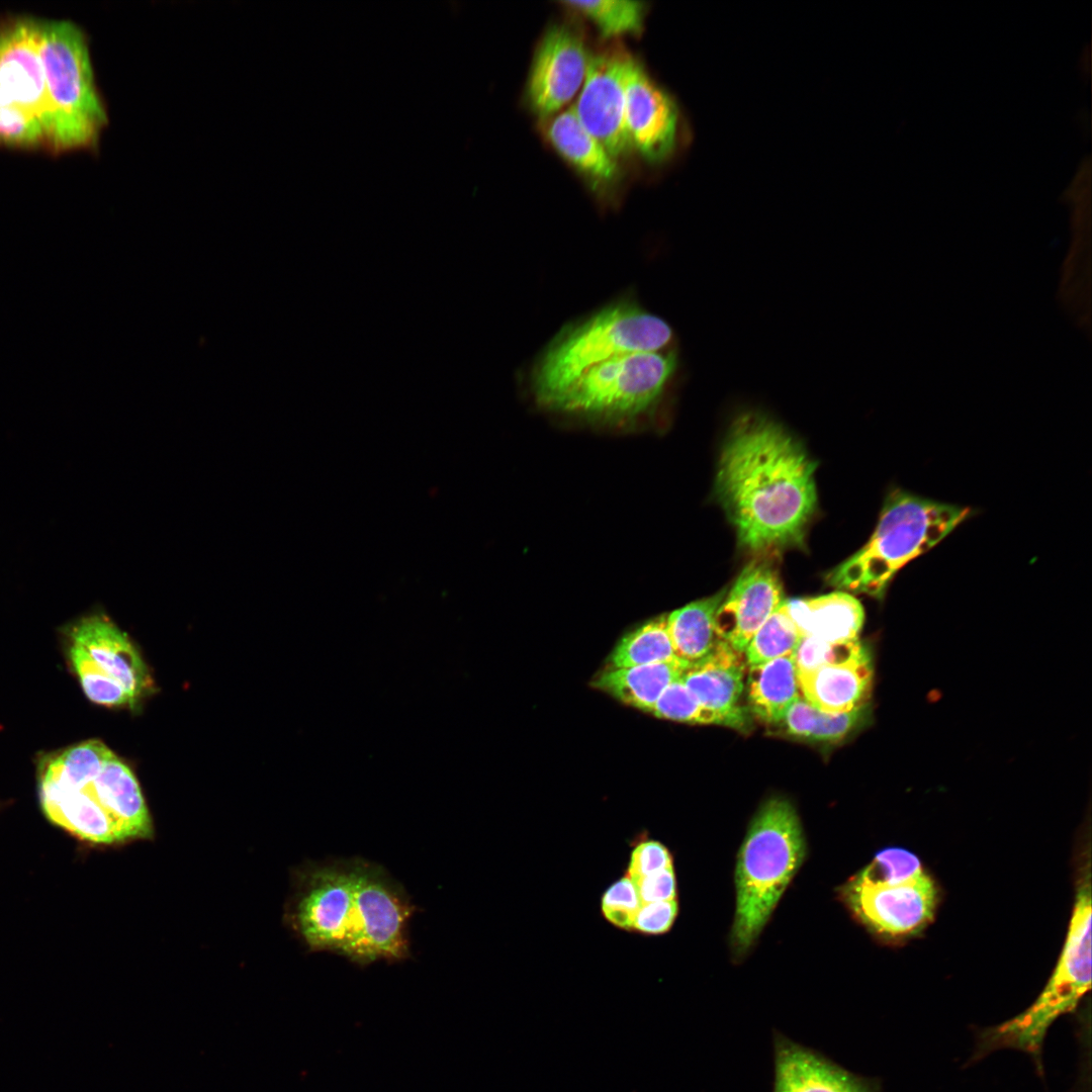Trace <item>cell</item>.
I'll return each instance as SVG.
<instances>
[{
  "instance_id": "6da1fadb",
  "label": "cell",
  "mask_w": 1092,
  "mask_h": 1092,
  "mask_svg": "<svg viewBox=\"0 0 1092 1092\" xmlns=\"http://www.w3.org/2000/svg\"><path fill=\"white\" fill-rule=\"evenodd\" d=\"M815 469L801 444L775 420L752 411L734 420L715 492L740 545L762 554L803 543L817 505Z\"/></svg>"
},
{
  "instance_id": "7a4b0ae2",
  "label": "cell",
  "mask_w": 1092,
  "mask_h": 1092,
  "mask_svg": "<svg viewBox=\"0 0 1092 1092\" xmlns=\"http://www.w3.org/2000/svg\"><path fill=\"white\" fill-rule=\"evenodd\" d=\"M415 906L381 866L360 857L310 862L295 873L287 907L292 930L313 951L367 966L411 957Z\"/></svg>"
},
{
  "instance_id": "3957f363",
  "label": "cell",
  "mask_w": 1092,
  "mask_h": 1092,
  "mask_svg": "<svg viewBox=\"0 0 1092 1092\" xmlns=\"http://www.w3.org/2000/svg\"><path fill=\"white\" fill-rule=\"evenodd\" d=\"M805 853L802 826L792 803L783 797L765 801L754 815L737 856L736 908L730 934L736 957L753 945Z\"/></svg>"
},
{
  "instance_id": "277c9868",
  "label": "cell",
  "mask_w": 1092,
  "mask_h": 1092,
  "mask_svg": "<svg viewBox=\"0 0 1092 1092\" xmlns=\"http://www.w3.org/2000/svg\"><path fill=\"white\" fill-rule=\"evenodd\" d=\"M673 332L662 318L629 300L614 302L561 331L535 366L537 400L552 407L586 371L613 358L664 351Z\"/></svg>"
},
{
  "instance_id": "5b68a950",
  "label": "cell",
  "mask_w": 1092,
  "mask_h": 1092,
  "mask_svg": "<svg viewBox=\"0 0 1092 1092\" xmlns=\"http://www.w3.org/2000/svg\"><path fill=\"white\" fill-rule=\"evenodd\" d=\"M970 515V509L895 489L869 541L826 576L845 593L883 599L895 574L927 552Z\"/></svg>"
},
{
  "instance_id": "8992f818",
  "label": "cell",
  "mask_w": 1092,
  "mask_h": 1092,
  "mask_svg": "<svg viewBox=\"0 0 1092 1092\" xmlns=\"http://www.w3.org/2000/svg\"><path fill=\"white\" fill-rule=\"evenodd\" d=\"M1091 866L1083 864L1076 884L1067 936L1059 960L1035 1001L1024 1011L978 1035L972 1060L1000 1049L1030 1055L1041 1070V1054L1049 1028L1062 1015L1074 1011L1091 988Z\"/></svg>"
},
{
  "instance_id": "52a82bcc",
  "label": "cell",
  "mask_w": 1092,
  "mask_h": 1092,
  "mask_svg": "<svg viewBox=\"0 0 1092 1092\" xmlns=\"http://www.w3.org/2000/svg\"><path fill=\"white\" fill-rule=\"evenodd\" d=\"M48 105L47 142L57 150L95 147L107 124L83 31L66 20L38 21Z\"/></svg>"
},
{
  "instance_id": "ba28073f",
  "label": "cell",
  "mask_w": 1092,
  "mask_h": 1092,
  "mask_svg": "<svg viewBox=\"0 0 1092 1092\" xmlns=\"http://www.w3.org/2000/svg\"><path fill=\"white\" fill-rule=\"evenodd\" d=\"M841 895L864 926L889 939L922 933L939 901L936 881L915 853L902 847L878 851L842 887Z\"/></svg>"
},
{
  "instance_id": "9c48e42d",
  "label": "cell",
  "mask_w": 1092,
  "mask_h": 1092,
  "mask_svg": "<svg viewBox=\"0 0 1092 1092\" xmlns=\"http://www.w3.org/2000/svg\"><path fill=\"white\" fill-rule=\"evenodd\" d=\"M676 368L671 350L619 356L586 371L551 408L611 421L635 418L661 397Z\"/></svg>"
},
{
  "instance_id": "30bf717a",
  "label": "cell",
  "mask_w": 1092,
  "mask_h": 1092,
  "mask_svg": "<svg viewBox=\"0 0 1092 1092\" xmlns=\"http://www.w3.org/2000/svg\"><path fill=\"white\" fill-rule=\"evenodd\" d=\"M630 57L615 49L589 54L582 88L571 106L579 123L615 160L631 148L625 124V74Z\"/></svg>"
},
{
  "instance_id": "8fae6325",
  "label": "cell",
  "mask_w": 1092,
  "mask_h": 1092,
  "mask_svg": "<svg viewBox=\"0 0 1092 1092\" xmlns=\"http://www.w3.org/2000/svg\"><path fill=\"white\" fill-rule=\"evenodd\" d=\"M588 55L580 35L571 28L554 25L545 32L527 85L536 114L549 118L573 98L584 81Z\"/></svg>"
},
{
  "instance_id": "7c38bea8",
  "label": "cell",
  "mask_w": 1092,
  "mask_h": 1092,
  "mask_svg": "<svg viewBox=\"0 0 1092 1092\" xmlns=\"http://www.w3.org/2000/svg\"><path fill=\"white\" fill-rule=\"evenodd\" d=\"M678 110L672 99L630 57L625 74V124L630 147L649 163H661L674 151Z\"/></svg>"
},
{
  "instance_id": "4fadbf2b",
  "label": "cell",
  "mask_w": 1092,
  "mask_h": 1092,
  "mask_svg": "<svg viewBox=\"0 0 1092 1092\" xmlns=\"http://www.w3.org/2000/svg\"><path fill=\"white\" fill-rule=\"evenodd\" d=\"M0 100L37 118L47 134L48 105L38 21L19 18L0 26Z\"/></svg>"
},
{
  "instance_id": "5bb4252c",
  "label": "cell",
  "mask_w": 1092,
  "mask_h": 1092,
  "mask_svg": "<svg viewBox=\"0 0 1092 1092\" xmlns=\"http://www.w3.org/2000/svg\"><path fill=\"white\" fill-rule=\"evenodd\" d=\"M785 601L776 566L767 558L747 564L726 594L715 616L720 639L739 652Z\"/></svg>"
},
{
  "instance_id": "9a60e30c",
  "label": "cell",
  "mask_w": 1092,
  "mask_h": 1092,
  "mask_svg": "<svg viewBox=\"0 0 1092 1092\" xmlns=\"http://www.w3.org/2000/svg\"><path fill=\"white\" fill-rule=\"evenodd\" d=\"M70 642L78 644L136 703L153 691L149 668L126 633L101 612L82 616L65 629Z\"/></svg>"
},
{
  "instance_id": "2e32d148",
  "label": "cell",
  "mask_w": 1092,
  "mask_h": 1092,
  "mask_svg": "<svg viewBox=\"0 0 1092 1092\" xmlns=\"http://www.w3.org/2000/svg\"><path fill=\"white\" fill-rule=\"evenodd\" d=\"M772 1044V1092H878L874 1081L778 1030H774Z\"/></svg>"
},
{
  "instance_id": "e0dca14e",
  "label": "cell",
  "mask_w": 1092,
  "mask_h": 1092,
  "mask_svg": "<svg viewBox=\"0 0 1092 1092\" xmlns=\"http://www.w3.org/2000/svg\"><path fill=\"white\" fill-rule=\"evenodd\" d=\"M745 657L724 640L703 658L688 663L679 680L705 707L730 715H746L739 706L743 692Z\"/></svg>"
},
{
  "instance_id": "ac0fdd59",
  "label": "cell",
  "mask_w": 1092,
  "mask_h": 1092,
  "mask_svg": "<svg viewBox=\"0 0 1092 1092\" xmlns=\"http://www.w3.org/2000/svg\"><path fill=\"white\" fill-rule=\"evenodd\" d=\"M869 650L846 662L798 673L801 697L814 708L831 714L869 705L873 684Z\"/></svg>"
},
{
  "instance_id": "d6986e66",
  "label": "cell",
  "mask_w": 1092,
  "mask_h": 1092,
  "mask_svg": "<svg viewBox=\"0 0 1092 1092\" xmlns=\"http://www.w3.org/2000/svg\"><path fill=\"white\" fill-rule=\"evenodd\" d=\"M786 604L802 637L829 642L858 639L864 612L848 593L838 590L816 598L786 600Z\"/></svg>"
},
{
  "instance_id": "ffe728a7",
  "label": "cell",
  "mask_w": 1092,
  "mask_h": 1092,
  "mask_svg": "<svg viewBox=\"0 0 1092 1092\" xmlns=\"http://www.w3.org/2000/svg\"><path fill=\"white\" fill-rule=\"evenodd\" d=\"M544 131L557 153L592 182L609 184L618 178L617 161L579 123L572 107L548 119Z\"/></svg>"
},
{
  "instance_id": "44dd1931",
  "label": "cell",
  "mask_w": 1092,
  "mask_h": 1092,
  "mask_svg": "<svg viewBox=\"0 0 1092 1092\" xmlns=\"http://www.w3.org/2000/svg\"><path fill=\"white\" fill-rule=\"evenodd\" d=\"M746 695L751 713L766 724L777 725L801 698L793 653L750 665Z\"/></svg>"
},
{
  "instance_id": "7402d4cb",
  "label": "cell",
  "mask_w": 1092,
  "mask_h": 1092,
  "mask_svg": "<svg viewBox=\"0 0 1092 1092\" xmlns=\"http://www.w3.org/2000/svg\"><path fill=\"white\" fill-rule=\"evenodd\" d=\"M688 665L680 659L601 672L593 686L619 701L650 713L663 691L677 679Z\"/></svg>"
},
{
  "instance_id": "603a6c76",
  "label": "cell",
  "mask_w": 1092,
  "mask_h": 1092,
  "mask_svg": "<svg viewBox=\"0 0 1092 1092\" xmlns=\"http://www.w3.org/2000/svg\"><path fill=\"white\" fill-rule=\"evenodd\" d=\"M726 594L721 590L666 616L667 631L678 659L688 663L697 661L722 640L715 629V616Z\"/></svg>"
},
{
  "instance_id": "cb8c5ba5",
  "label": "cell",
  "mask_w": 1092,
  "mask_h": 1092,
  "mask_svg": "<svg viewBox=\"0 0 1092 1092\" xmlns=\"http://www.w3.org/2000/svg\"><path fill=\"white\" fill-rule=\"evenodd\" d=\"M869 715V705L847 713L831 714L814 708L801 697L777 725L792 737L816 742H837L863 725Z\"/></svg>"
},
{
  "instance_id": "d4e9b609",
  "label": "cell",
  "mask_w": 1092,
  "mask_h": 1092,
  "mask_svg": "<svg viewBox=\"0 0 1092 1092\" xmlns=\"http://www.w3.org/2000/svg\"><path fill=\"white\" fill-rule=\"evenodd\" d=\"M678 659L667 631L666 616H659L625 635L611 654V667L666 662Z\"/></svg>"
},
{
  "instance_id": "484cf974",
  "label": "cell",
  "mask_w": 1092,
  "mask_h": 1092,
  "mask_svg": "<svg viewBox=\"0 0 1092 1092\" xmlns=\"http://www.w3.org/2000/svg\"><path fill=\"white\" fill-rule=\"evenodd\" d=\"M651 714L657 718L691 724H715L744 729L746 715H730L702 705L679 680L672 681L660 695Z\"/></svg>"
},
{
  "instance_id": "4316f807",
  "label": "cell",
  "mask_w": 1092,
  "mask_h": 1092,
  "mask_svg": "<svg viewBox=\"0 0 1092 1092\" xmlns=\"http://www.w3.org/2000/svg\"><path fill=\"white\" fill-rule=\"evenodd\" d=\"M801 638L785 600L746 645L743 652L746 664H760L793 653Z\"/></svg>"
},
{
  "instance_id": "83f0119b",
  "label": "cell",
  "mask_w": 1092,
  "mask_h": 1092,
  "mask_svg": "<svg viewBox=\"0 0 1092 1092\" xmlns=\"http://www.w3.org/2000/svg\"><path fill=\"white\" fill-rule=\"evenodd\" d=\"M566 7L588 18L605 37L638 34L642 30L645 4L638 1H562Z\"/></svg>"
},
{
  "instance_id": "f1b7e54d",
  "label": "cell",
  "mask_w": 1092,
  "mask_h": 1092,
  "mask_svg": "<svg viewBox=\"0 0 1092 1092\" xmlns=\"http://www.w3.org/2000/svg\"><path fill=\"white\" fill-rule=\"evenodd\" d=\"M68 656L87 698L107 707H134L138 703L78 644L70 642Z\"/></svg>"
},
{
  "instance_id": "f546056e",
  "label": "cell",
  "mask_w": 1092,
  "mask_h": 1092,
  "mask_svg": "<svg viewBox=\"0 0 1092 1092\" xmlns=\"http://www.w3.org/2000/svg\"><path fill=\"white\" fill-rule=\"evenodd\" d=\"M867 650H869L868 647L858 639L829 642L813 637H802L793 652V658L798 674L846 662Z\"/></svg>"
},
{
  "instance_id": "4dcf8cb0",
  "label": "cell",
  "mask_w": 1092,
  "mask_h": 1092,
  "mask_svg": "<svg viewBox=\"0 0 1092 1092\" xmlns=\"http://www.w3.org/2000/svg\"><path fill=\"white\" fill-rule=\"evenodd\" d=\"M43 141L46 130L37 118L0 100V144L33 147Z\"/></svg>"
},
{
  "instance_id": "1f68e13d",
  "label": "cell",
  "mask_w": 1092,
  "mask_h": 1092,
  "mask_svg": "<svg viewBox=\"0 0 1092 1092\" xmlns=\"http://www.w3.org/2000/svg\"><path fill=\"white\" fill-rule=\"evenodd\" d=\"M641 903L629 877L619 880L605 893L602 910L606 918L620 928L630 929Z\"/></svg>"
},
{
  "instance_id": "d6a6232c",
  "label": "cell",
  "mask_w": 1092,
  "mask_h": 1092,
  "mask_svg": "<svg viewBox=\"0 0 1092 1092\" xmlns=\"http://www.w3.org/2000/svg\"><path fill=\"white\" fill-rule=\"evenodd\" d=\"M677 914V902H651L641 904L633 921L632 928L641 932L658 934L667 931Z\"/></svg>"
},
{
  "instance_id": "836d02e7",
  "label": "cell",
  "mask_w": 1092,
  "mask_h": 1092,
  "mask_svg": "<svg viewBox=\"0 0 1092 1092\" xmlns=\"http://www.w3.org/2000/svg\"><path fill=\"white\" fill-rule=\"evenodd\" d=\"M672 867L668 850L657 841H644L632 852L628 877L639 878Z\"/></svg>"
},
{
  "instance_id": "e575fe53",
  "label": "cell",
  "mask_w": 1092,
  "mask_h": 1092,
  "mask_svg": "<svg viewBox=\"0 0 1092 1092\" xmlns=\"http://www.w3.org/2000/svg\"><path fill=\"white\" fill-rule=\"evenodd\" d=\"M631 881L641 904L675 899V877L672 867L644 877L632 878Z\"/></svg>"
},
{
  "instance_id": "d590c367",
  "label": "cell",
  "mask_w": 1092,
  "mask_h": 1092,
  "mask_svg": "<svg viewBox=\"0 0 1092 1092\" xmlns=\"http://www.w3.org/2000/svg\"><path fill=\"white\" fill-rule=\"evenodd\" d=\"M0 807H1V804H0Z\"/></svg>"
}]
</instances>
